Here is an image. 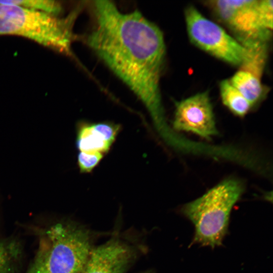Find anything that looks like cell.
<instances>
[{"mask_svg": "<svg viewBox=\"0 0 273 273\" xmlns=\"http://www.w3.org/2000/svg\"><path fill=\"white\" fill-rule=\"evenodd\" d=\"M173 126L176 130L191 131L207 140L217 134L208 92L176 102Z\"/></svg>", "mask_w": 273, "mask_h": 273, "instance_id": "7", "label": "cell"}, {"mask_svg": "<svg viewBox=\"0 0 273 273\" xmlns=\"http://www.w3.org/2000/svg\"><path fill=\"white\" fill-rule=\"evenodd\" d=\"M93 12L95 25L87 44L143 103L159 134L166 133L159 85L162 32L140 12L123 13L111 1L94 2Z\"/></svg>", "mask_w": 273, "mask_h": 273, "instance_id": "1", "label": "cell"}, {"mask_svg": "<svg viewBox=\"0 0 273 273\" xmlns=\"http://www.w3.org/2000/svg\"><path fill=\"white\" fill-rule=\"evenodd\" d=\"M22 254L16 240H0V273H15Z\"/></svg>", "mask_w": 273, "mask_h": 273, "instance_id": "12", "label": "cell"}, {"mask_svg": "<svg viewBox=\"0 0 273 273\" xmlns=\"http://www.w3.org/2000/svg\"><path fill=\"white\" fill-rule=\"evenodd\" d=\"M243 191L240 181L226 179L183 207L182 213L195 226L192 245L214 248L222 244L228 233L231 212Z\"/></svg>", "mask_w": 273, "mask_h": 273, "instance_id": "2", "label": "cell"}, {"mask_svg": "<svg viewBox=\"0 0 273 273\" xmlns=\"http://www.w3.org/2000/svg\"><path fill=\"white\" fill-rule=\"evenodd\" d=\"M104 154L101 153H85L80 152L77 156V162L80 171L86 173L90 172L99 164Z\"/></svg>", "mask_w": 273, "mask_h": 273, "instance_id": "14", "label": "cell"}, {"mask_svg": "<svg viewBox=\"0 0 273 273\" xmlns=\"http://www.w3.org/2000/svg\"><path fill=\"white\" fill-rule=\"evenodd\" d=\"M136 256L132 246L113 238L93 248L81 273H125Z\"/></svg>", "mask_w": 273, "mask_h": 273, "instance_id": "8", "label": "cell"}, {"mask_svg": "<svg viewBox=\"0 0 273 273\" xmlns=\"http://www.w3.org/2000/svg\"><path fill=\"white\" fill-rule=\"evenodd\" d=\"M258 0L209 2L217 16L236 34L237 40L249 49L266 46L271 31L263 26Z\"/></svg>", "mask_w": 273, "mask_h": 273, "instance_id": "6", "label": "cell"}, {"mask_svg": "<svg viewBox=\"0 0 273 273\" xmlns=\"http://www.w3.org/2000/svg\"><path fill=\"white\" fill-rule=\"evenodd\" d=\"M259 77L251 72L241 69L229 80L253 106L260 100L262 95L263 87Z\"/></svg>", "mask_w": 273, "mask_h": 273, "instance_id": "10", "label": "cell"}, {"mask_svg": "<svg viewBox=\"0 0 273 273\" xmlns=\"http://www.w3.org/2000/svg\"><path fill=\"white\" fill-rule=\"evenodd\" d=\"M76 12L60 18L18 6L0 4V35L24 37L63 54L71 56Z\"/></svg>", "mask_w": 273, "mask_h": 273, "instance_id": "3", "label": "cell"}, {"mask_svg": "<svg viewBox=\"0 0 273 273\" xmlns=\"http://www.w3.org/2000/svg\"><path fill=\"white\" fill-rule=\"evenodd\" d=\"M1 4L18 6L29 10L40 12L49 15L59 16L63 8L58 1L51 0H1Z\"/></svg>", "mask_w": 273, "mask_h": 273, "instance_id": "13", "label": "cell"}, {"mask_svg": "<svg viewBox=\"0 0 273 273\" xmlns=\"http://www.w3.org/2000/svg\"><path fill=\"white\" fill-rule=\"evenodd\" d=\"M48 247L47 240L44 238L41 239L35 258L27 273H49L46 264V257Z\"/></svg>", "mask_w": 273, "mask_h": 273, "instance_id": "15", "label": "cell"}, {"mask_svg": "<svg viewBox=\"0 0 273 273\" xmlns=\"http://www.w3.org/2000/svg\"><path fill=\"white\" fill-rule=\"evenodd\" d=\"M185 20L191 41L212 56L242 69L253 71L262 61L259 50L248 49L214 22L203 16L195 7L185 10Z\"/></svg>", "mask_w": 273, "mask_h": 273, "instance_id": "4", "label": "cell"}, {"mask_svg": "<svg viewBox=\"0 0 273 273\" xmlns=\"http://www.w3.org/2000/svg\"><path fill=\"white\" fill-rule=\"evenodd\" d=\"M142 273H152V272H151V271H146V272H142Z\"/></svg>", "mask_w": 273, "mask_h": 273, "instance_id": "17", "label": "cell"}, {"mask_svg": "<svg viewBox=\"0 0 273 273\" xmlns=\"http://www.w3.org/2000/svg\"><path fill=\"white\" fill-rule=\"evenodd\" d=\"M49 273H81L93 249L89 232L71 223H58L46 232Z\"/></svg>", "mask_w": 273, "mask_h": 273, "instance_id": "5", "label": "cell"}, {"mask_svg": "<svg viewBox=\"0 0 273 273\" xmlns=\"http://www.w3.org/2000/svg\"><path fill=\"white\" fill-rule=\"evenodd\" d=\"M219 90L223 104L237 116H245L252 106L229 79H224L220 82Z\"/></svg>", "mask_w": 273, "mask_h": 273, "instance_id": "11", "label": "cell"}, {"mask_svg": "<svg viewBox=\"0 0 273 273\" xmlns=\"http://www.w3.org/2000/svg\"><path fill=\"white\" fill-rule=\"evenodd\" d=\"M76 145L85 153H107L112 146L93 127L92 122L80 121L77 126Z\"/></svg>", "mask_w": 273, "mask_h": 273, "instance_id": "9", "label": "cell"}, {"mask_svg": "<svg viewBox=\"0 0 273 273\" xmlns=\"http://www.w3.org/2000/svg\"><path fill=\"white\" fill-rule=\"evenodd\" d=\"M94 128L110 145H112L120 130V125L110 121L92 123Z\"/></svg>", "mask_w": 273, "mask_h": 273, "instance_id": "16", "label": "cell"}]
</instances>
